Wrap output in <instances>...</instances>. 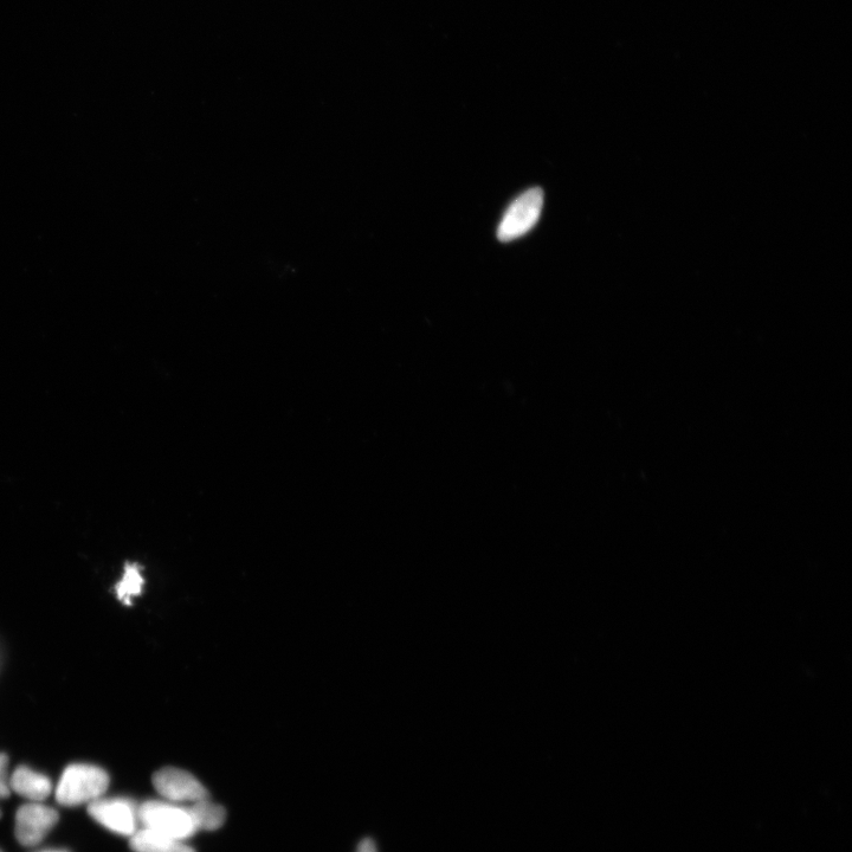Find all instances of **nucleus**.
I'll use <instances>...</instances> for the list:
<instances>
[{
	"mask_svg": "<svg viewBox=\"0 0 852 852\" xmlns=\"http://www.w3.org/2000/svg\"><path fill=\"white\" fill-rule=\"evenodd\" d=\"M109 786L102 768L88 764L70 765L64 770L56 790L57 802L64 806L92 803L101 798Z\"/></svg>",
	"mask_w": 852,
	"mask_h": 852,
	"instance_id": "nucleus-1",
	"label": "nucleus"
},
{
	"mask_svg": "<svg viewBox=\"0 0 852 852\" xmlns=\"http://www.w3.org/2000/svg\"><path fill=\"white\" fill-rule=\"evenodd\" d=\"M138 818L144 824V828L180 839V841H186L197 832L185 806L171 802L150 800L140 806Z\"/></svg>",
	"mask_w": 852,
	"mask_h": 852,
	"instance_id": "nucleus-2",
	"label": "nucleus"
},
{
	"mask_svg": "<svg viewBox=\"0 0 852 852\" xmlns=\"http://www.w3.org/2000/svg\"><path fill=\"white\" fill-rule=\"evenodd\" d=\"M542 206H544V191L539 187L522 193L502 217L497 228L499 241L511 242L528 234L539 222Z\"/></svg>",
	"mask_w": 852,
	"mask_h": 852,
	"instance_id": "nucleus-3",
	"label": "nucleus"
},
{
	"mask_svg": "<svg viewBox=\"0 0 852 852\" xmlns=\"http://www.w3.org/2000/svg\"><path fill=\"white\" fill-rule=\"evenodd\" d=\"M153 785L167 802L195 803L209 797L204 785L191 773L166 767L154 774Z\"/></svg>",
	"mask_w": 852,
	"mask_h": 852,
	"instance_id": "nucleus-4",
	"label": "nucleus"
},
{
	"mask_svg": "<svg viewBox=\"0 0 852 852\" xmlns=\"http://www.w3.org/2000/svg\"><path fill=\"white\" fill-rule=\"evenodd\" d=\"M90 817L115 834L133 836L139 821L138 811L126 799H96L88 806Z\"/></svg>",
	"mask_w": 852,
	"mask_h": 852,
	"instance_id": "nucleus-5",
	"label": "nucleus"
},
{
	"mask_svg": "<svg viewBox=\"0 0 852 852\" xmlns=\"http://www.w3.org/2000/svg\"><path fill=\"white\" fill-rule=\"evenodd\" d=\"M58 822V813L41 803L22 806L16 815L15 834L25 847L41 843Z\"/></svg>",
	"mask_w": 852,
	"mask_h": 852,
	"instance_id": "nucleus-6",
	"label": "nucleus"
},
{
	"mask_svg": "<svg viewBox=\"0 0 852 852\" xmlns=\"http://www.w3.org/2000/svg\"><path fill=\"white\" fill-rule=\"evenodd\" d=\"M10 789L34 803H41L50 796L53 785L44 774L32 771L29 767L21 766L10 778Z\"/></svg>",
	"mask_w": 852,
	"mask_h": 852,
	"instance_id": "nucleus-7",
	"label": "nucleus"
},
{
	"mask_svg": "<svg viewBox=\"0 0 852 852\" xmlns=\"http://www.w3.org/2000/svg\"><path fill=\"white\" fill-rule=\"evenodd\" d=\"M131 837V848L135 852H196L184 841L151 829L135 831Z\"/></svg>",
	"mask_w": 852,
	"mask_h": 852,
	"instance_id": "nucleus-8",
	"label": "nucleus"
},
{
	"mask_svg": "<svg viewBox=\"0 0 852 852\" xmlns=\"http://www.w3.org/2000/svg\"><path fill=\"white\" fill-rule=\"evenodd\" d=\"M191 804L185 808L197 831H215L221 828L227 819V811L223 806L209 802L208 798Z\"/></svg>",
	"mask_w": 852,
	"mask_h": 852,
	"instance_id": "nucleus-9",
	"label": "nucleus"
},
{
	"mask_svg": "<svg viewBox=\"0 0 852 852\" xmlns=\"http://www.w3.org/2000/svg\"><path fill=\"white\" fill-rule=\"evenodd\" d=\"M144 586V578L141 576L140 567L137 564L126 565L124 576L116 585V595L122 603L131 605L132 598L139 596Z\"/></svg>",
	"mask_w": 852,
	"mask_h": 852,
	"instance_id": "nucleus-10",
	"label": "nucleus"
},
{
	"mask_svg": "<svg viewBox=\"0 0 852 852\" xmlns=\"http://www.w3.org/2000/svg\"><path fill=\"white\" fill-rule=\"evenodd\" d=\"M8 757L0 753V799L10 796V778L8 777Z\"/></svg>",
	"mask_w": 852,
	"mask_h": 852,
	"instance_id": "nucleus-11",
	"label": "nucleus"
},
{
	"mask_svg": "<svg viewBox=\"0 0 852 852\" xmlns=\"http://www.w3.org/2000/svg\"><path fill=\"white\" fill-rule=\"evenodd\" d=\"M357 852H377L376 845L371 839H365V841L359 844V848Z\"/></svg>",
	"mask_w": 852,
	"mask_h": 852,
	"instance_id": "nucleus-12",
	"label": "nucleus"
},
{
	"mask_svg": "<svg viewBox=\"0 0 852 852\" xmlns=\"http://www.w3.org/2000/svg\"><path fill=\"white\" fill-rule=\"evenodd\" d=\"M47 852H62V851H47Z\"/></svg>",
	"mask_w": 852,
	"mask_h": 852,
	"instance_id": "nucleus-13",
	"label": "nucleus"
},
{
	"mask_svg": "<svg viewBox=\"0 0 852 852\" xmlns=\"http://www.w3.org/2000/svg\"><path fill=\"white\" fill-rule=\"evenodd\" d=\"M0 817H2V812H0Z\"/></svg>",
	"mask_w": 852,
	"mask_h": 852,
	"instance_id": "nucleus-14",
	"label": "nucleus"
},
{
	"mask_svg": "<svg viewBox=\"0 0 852 852\" xmlns=\"http://www.w3.org/2000/svg\"><path fill=\"white\" fill-rule=\"evenodd\" d=\"M0 852H2V851H0Z\"/></svg>",
	"mask_w": 852,
	"mask_h": 852,
	"instance_id": "nucleus-15",
	"label": "nucleus"
}]
</instances>
